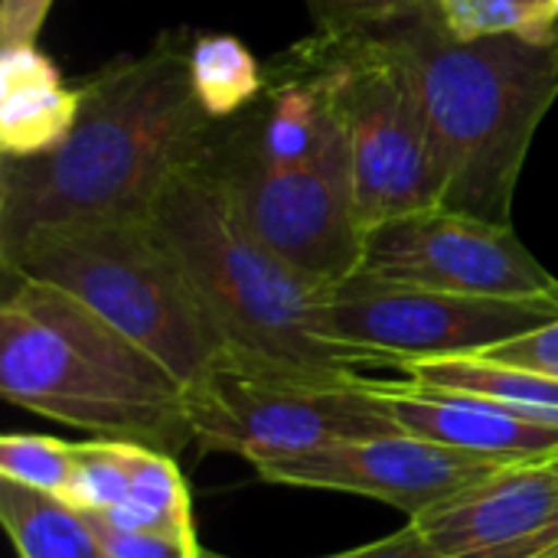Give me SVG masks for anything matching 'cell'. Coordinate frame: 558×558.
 <instances>
[{
	"label": "cell",
	"mask_w": 558,
	"mask_h": 558,
	"mask_svg": "<svg viewBox=\"0 0 558 558\" xmlns=\"http://www.w3.org/2000/svg\"><path fill=\"white\" fill-rule=\"evenodd\" d=\"M190 36L163 33L141 56H118L82 82L69 137L43 157H0V258L43 232L154 219L167 186L199 167L219 121L190 82Z\"/></svg>",
	"instance_id": "obj_1"
},
{
	"label": "cell",
	"mask_w": 558,
	"mask_h": 558,
	"mask_svg": "<svg viewBox=\"0 0 558 558\" xmlns=\"http://www.w3.org/2000/svg\"><path fill=\"white\" fill-rule=\"evenodd\" d=\"M418 88L441 170V206L513 226L517 183L558 98V36L451 39L422 0L376 29Z\"/></svg>",
	"instance_id": "obj_2"
},
{
	"label": "cell",
	"mask_w": 558,
	"mask_h": 558,
	"mask_svg": "<svg viewBox=\"0 0 558 558\" xmlns=\"http://www.w3.org/2000/svg\"><path fill=\"white\" fill-rule=\"evenodd\" d=\"M0 396L33 415L180 458L193 441L186 386L72 294L3 275Z\"/></svg>",
	"instance_id": "obj_3"
},
{
	"label": "cell",
	"mask_w": 558,
	"mask_h": 558,
	"mask_svg": "<svg viewBox=\"0 0 558 558\" xmlns=\"http://www.w3.org/2000/svg\"><path fill=\"white\" fill-rule=\"evenodd\" d=\"M154 222L229 353L327 373L369 366L356 350L324 337L333 284L281 258L203 167L183 170L167 186Z\"/></svg>",
	"instance_id": "obj_4"
},
{
	"label": "cell",
	"mask_w": 558,
	"mask_h": 558,
	"mask_svg": "<svg viewBox=\"0 0 558 558\" xmlns=\"http://www.w3.org/2000/svg\"><path fill=\"white\" fill-rule=\"evenodd\" d=\"M0 271L72 294L167 363L183 386L196 383L226 353L183 262L154 219L43 232L0 258Z\"/></svg>",
	"instance_id": "obj_5"
},
{
	"label": "cell",
	"mask_w": 558,
	"mask_h": 558,
	"mask_svg": "<svg viewBox=\"0 0 558 558\" xmlns=\"http://www.w3.org/2000/svg\"><path fill=\"white\" fill-rule=\"evenodd\" d=\"M193 441L252 468L330 441L399 435L363 373L298 369L222 353L186 386Z\"/></svg>",
	"instance_id": "obj_6"
},
{
	"label": "cell",
	"mask_w": 558,
	"mask_h": 558,
	"mask_svg": "<svg viewBox=\"0 0 558 558\" xmlns=\"http://www.w3.org/2000/svg\"><path fill=\"white\" fill-rule=\"evenodd\" d=\"M330 39L363 235L389 219L441 206V170L412 72L379 33Z\"/></svg>",
	"instance_id": "obj_7"
},
{
	"label": "cell",
	"mask_w": 558,
	"mask_h": 558,
	"mask_svg": "<svg viewBox=\"0 0 558 558\" xmlns=\"http://www.w3.org/2000/svg\"><path fill=\"white\" fill-rule=\"evenodd\" d=\"M558 320L553 298L451 294L353 275L333 284L324 307V337L356 350L369 366L409 360L481 356L507 340Z\"/></svg>",
	"instance_id": "obj_8"
},
{
	"label": "cell",
	"mask_w": 558,
	"mask_h": 558,
	"mask_svg": "<svg viewBox=\"0 0 558 558\" xmlns=\"http://www.w3.org/2000/svg\"><path fill=\"white\" fill-rule=\"evenodd\" d=\"M360 275L451 294L558 301V278L523 245L513 226L445 206L366 232Z\"/></svg>",
	"instance_id": "obj_9"
},
{
	"label": "cell",
	"mask_w": 558,
	"mask_h": 558,
	"mask_svg": "<svg viewBox=\"0 0 558 558\" xmlns=\"http://www.w3.org/2000/svg\"><path fill=\"white\" fill-rule=\"evenodd\" d=\"M199 167L226 190L242 219L291 265L330 284L360 271L366 235L356 216L350 160L265 167L206 154Z\"/></svg>",
	"instance_id": "obj_10"
},
{
	"label": "cell",
	"mask_w": 558,
	"mask_h": 558,
	"mask_svg": "<svg viewBox=\"0 0 558 558\" xmlns=\"http://www.w3.org/2000/svg\"><path fill=\"white\" fill-rule=\"evenodd\" d=\"M497 468L504 464L441 448L405 432L330 441L301 454L255 464L265 484L369 497L402 510L409 520H418Z\"/></svg>",
	"instance_id": "obj_11"
},
{
	"label": "cell",
	"mask_w": 558,
	"mask_h": 558,
	"mask_svg": "<svg viewBox=\"0 0 558 558\" xmlns=\"http://www.w3.org/2000/svg\"><path fill=\"white\" fill-rule=\"evenodd\" d=\"M558 507V454L504 464L412 520L445 558H513Z\"/></svg>",
	"instance_id": "obj_12"
},
{
	"label": "cell",
	"mask_w": 558,
	"mask_h": 558,
	"mask_svg": "<svg viewBox=\"0 0 558 558\" xmlns=\"http://www.w3.org/2000/svg\"><path fill=\"white\" fill-rule=\"evenodd\" d=\"M369 389L399 425V432L422 441L497 464L558 454V425L523 415L497 399L422 386L412 379H369Z\"/></svg>",
	"instance_id": "obj_13"
},
{
	"label": "cell",
	"mask_w": 558,
	"mask_h": 558,
	"mask_svg": "<svg viewBox=\"0 0 558 558\" xmlns=\"http://www.w3.org/2000/svg\"><path fill=\"white\" fill-rule=\"evenodd\" d=\"M82 111V85H65L36 46H0V157L26 160L59 147Z\"/></svg>",
	"instance_id": "obj_14"
},
{
	"label": "cell",
	"mask_w": 558,
	"mask_h": 558,
	"mask_svg": "<svg viewBox=\"0 0 558 558\" xmlns=\"http://www.w3.org/2000/svg\"><path fill=\"white\" fill-rule=\"evenodd\" d=\"M405 379L438 389H461L477 392L487 399H497L523 415H533L539 422L558 425V379L497 363L487 356H438V360H409L396 366Z\"/></svg>",
	"instance_id": "obj_15"
},
{
	"label": "cell",
	"mask_w": 558,
	"mask_h": 558,
	"mask_svg": "<svg viewBox=\"0 0 558 558\" xmlns=\"http://www.w3.org/2000/svg\"><path fill=\"white\" fill-rule=\"evenodd\" d=\"M0 523L20 558H105L88 513L0 477Z\"/></svg>",
	"instance_id": "obj_16"
},
{
	"label": "cell",
	"mask_w": 558,
	"mask_h": 558,
	"mask_svg": "<svg viewBox=\"0 0 558 558\" xmlns=\"http://www.w3.org/2000/svg\"><path fill=\"white\" fill-rule=\"evenodd\" d=\"M190 82L203 111L229 121L265 88V65L232 33H203L190 43Z\"/></svg>",
	"instance_id": "obj_17"
},
{
	"label": "cell",
	"mask_w": 558,
	"mask_h": 558,
	"mask_svg": "<svg viewBox=\"0 0 558 558\" xmlns=\"http://www.w3.org/2000/svg\"><path fill=\"white\" fill-rule=\"evenodd\" d=\"M118 530H193L190 490L177 458L141 448L128 500L111 513H92Z\"/></svg>",
	"instance_id": "obj_18"
},
{
	"label": "cell",
	"mask_w": 558,
	"mask_h": 558,
	"mask_svg": "<svg viewBox=\"0 0 558 558\" xmlns=\"http://www.w3.org/2000/svg\"><path fill=\"white\" fill-rule=\"evenodd\" d=\"M445 33L471 43L487 36H558L556 0H432Z\"/></svg>",
	"instance_id": "obj_19"
},
{
	"label": "cell",
	"mask_w": 558,
	"mask_h": 558,
	"mask_svg": "<svg viewBox=\"0 0 558 558\" xmlns=\"http://www.w3.org/2000/svg\"><path fill=\"white\" fill-rule=\"evenodd\" d=\"M137 454L141 445L108 441V438H92L75 445V468L62 500L82 513H111L128 500Z\"/></svg>",
	"instance_id": "obj_20"
},
{
	"label": "cell",
	"mask_w": 558,
	"mask_h": 558,
	"mask_svg": "<svg viewBox=\"0 0 558 558\" xmlns=\"http://www.w3.org/2000/svg\"><path fill=\"white\" fill-rule=\"evenodd\" d=\"M75 468V445L52 435H3L0 438V477L26 484L43 494L62 497Z\"/></svg>",
	"instance_id": "obj_21"
},
{
	"label": "cell",
	"mask_w": 558,
	"mask_h": 558,
	"mask_svg": "<svg viewBox=\"0 0 558 558\" xmlns=\"http://www.w3.org/2000/svg\"><path fill=\"white\" fill-rule=\"evenodd\" d=\"M105 558H203L196 530H118L92 517Z\"/></svg>",
	"instance_id": "obj_22"
},
{
	"label": "cell",
	"mask_w": 558,
	"mask_h": 558,
	"mask_svg": "<svg viewBox=\"0 0 558 558\" xmlns=\"http://www.w3.org/2000/svg\"><path fill=\"white\" fill-rule=\"evenodd\" d=\"M422 0H307L314 26L330 36L347 33H376L405 13H412Z\"/></svg>",
	"instance_id": "obj_23"
},
{
	"label": "cell",
	"mask_w": 558,
	"mask_h": 558,
	"mask_svg": "<svg viewBox=\"0 0 558 558\" xmlns=\"http://www.w3.org/2000/svg\"><path fill=\"white\" fill-rule=\"evenodd\" d=\"M481 356L497 360V363H510V366H523V369H536V373H546V376L558 379V320L539 327V330H530L517 340H507V343H500Z\"/></svg>",
	"instance_id": "obj_24"
},
{
	"label": "cell",
	"mask_w": 558,
	"mask_h": 558,
	"mask_svg": "<svg viewBox=\"0 0 558 558\" xmlns=\"http://www.w3.org/2000/svg\"><path fill=\"white\" fill-rule=\"evenodd\" d=\"M56 0H0V46L36 43Z\"/></svg>",
	"instance_id": "obj_25"
},
{
	"label": "cell",
	"mask_w": 558,
	"mask_h": 558,
	"mask_svg": "<svg viewBox=\"0 0 558 558\" xmlns=\"http://www.w3.org/2000/svg\"><path fill=\"white\" fill-rule=\"evenodd\" d=\"M324 558H445L432 543L428 536L409 520L405 530L379 539V543H369V546H356V549H347V553H337V556Z\"/></svg>",
	"instance_id": "obj_26"
},
{
	"label": "cell",
	"mask_w": 558,
	"mask_h": 558,
	"mask_svg": "<svg viewBox=\"0 0 558 558\" xmlns=\"http://www.w3.org/2000/svg\"><path fill=\"white\" fill-rule=\"evenodd\" d=\"M513 558H558V507L553 520L546 523V530L530 546H523Z\"/></svg>",
	"instance_id": "obj_27"
},
{
	"label": "cell",
	"mask_w": 558,
	"mask_h": 558,
	"mask_svg": "<svg viewBox=\"0 0 558 558\" xmlns=\"http://www.w3.org/2000/svg\"><path fill=\"white\" fill-rule=\"evenodd\" d=\"M206 558H216V556H206Z\"/></svg>",
	"instance_id": "obj_28"
},
{
	"label": "cell",
	"mask_w": 558,
	"mask_h": 558,
	"mask_svg": "<svg viewBox=\"0 0 558 558\" xmlns=\"http://www.w3.org/2000/svg\"><path fill=\"white\" fill-rule=\"evenodd\" d=\"M556 7H558V0H556Z\"/></svg>",
	"instance_id": "obj_29"
}]
</instances>
